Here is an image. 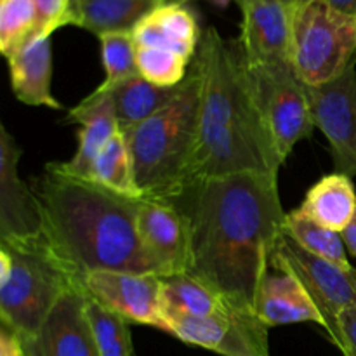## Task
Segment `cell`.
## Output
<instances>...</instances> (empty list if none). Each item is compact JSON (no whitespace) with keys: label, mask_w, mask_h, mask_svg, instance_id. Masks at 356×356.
Wrapping results in <instances>:
<instances>
[{"label":"cell","mask_w":356,"mask_h":356,"mask_svg":"<svg viewBox=\"0 0 356 356\" xmlns=\"http://www.w3.org/2000/svg\"><path fill=\"white\" fill-rule=\"evenodd\" d=\"M10 270H13V254L0 247V287L9 278Z\"/></svg>","instance_id":"d6a6232c"},{"label":"cell","mask_w":356,"mask_h":356,"mask_svg":"<svg viewBox=\"0 0 356 356\" xmlns=\"http://www.w3.org/2000/svg\"><path fill=\"white\" fill-rule=\"evenodd\" d=\"M200 86V73L193 65L165 106L141 124L122 129L143 198L172 200L186 188L197 145Z\"/></svg>","instance_id":"277c9868"},{"label":"cell","mask_w":356,"mask_h":356,"mask_svg":"<svg viewBox=\"0 0 356 356\" xmlns=\"http://www.w3.org/2000/svg\"><path fill=\"white\" fill-rule=\"evenodd\" d=\"M282 232L313 256L322 257L341 268H353L346 256V245L341 233L323 228L308 218L301 209L285 214Z\"/></svg>","instance_id":"cb8c5ba5"},{"label":"cell","mask_w":356,"mask_h":356,"mask_svg":"<svg viewBox=\"0 0 356 356\" xmlns=\"http://www.w3.org/2000/svg\"><path fill=\"white\" fill-rule=\"evenodd\" d=\"M90 179L115 193L143 198L136 186L132 156L122 131L99 153L90 170Z\"/></svg>","instance_id":"d4e9b609"},{"label":"cell","mask_w":356,"mask_h":356,"mask_svg":"<svg viewBox=\"0 0 356 356\" xmlns=\"http://www.w3.org/2000/svg\"><path fill=\"white\" fill-rule=\"evenodd\" d=\"M167 0H70V24L90 33L132 31Z\"/></svg>","instance_id":"ffe728a7"},{"label":"cell","mask_w":356,"mask_h":356,"mask_svg":"<svg viewBox=\"0 0 356 356\" xmlns=\"http://www.w3.org/2000/svg\"><path fill=\"white\" fill-rule=\"evenodd\" d=\"M136 47V45H134ZM190 59L170 51L152 47H136L138 72L160 87H177L188 75Z\"/></svg>","instance_id":"f1b7e54d"},{"label":"cell","mask_w":356,"mask_h":356,"mask_svg":"<svg viewBox=\"0 0 356 356\" xmlns=\"http://www.w3.org/2000/svg\"><path fill=\"white\" fill-rule=\"evenodd\" d=\"M242 10V47L247 68L291 61L292 19L291 0H236Z\"/></svg>","instance_id":"4fadbf2b"},{"label":"cell","mask_w":356,"mask_h":356,"mask_svg":"<svg viewBox=\"0 0 356 356\" xmlns=\"http://www.w3.org/2000/svg\"><path fill=\"white\" fill-rule=\"evenodd\" d=\"M356 59V16L327 0H298L292 19L291 61L309 87L337 79Z\"/></svg>","instance_id":"5b68a950"},{"label":"cell","mask_w":356,"mask_h":356,"mask_svg":"<svg viewBox=\"0 0 356 356\" xmlns=\"http://www.w3.org/2000/svg\"><path fill=\"white\" fill-rule=\"evenodd\" d=\"M169 202L183 211L190 226L188 273L235 308L256 313L285 219L278 176L212 177L190 184Z\"/></svg>","instance_id":"6da1fadb"},{"label":"cell","mask_w":356,"mask_h":356,"mask_svg":"<svg viewBox=\"0 0 356 356\" xmlns=\"http://www.w3.org/2000/svg\"><path fill=\"white\" fill-rule=\"evenodd\" d=\"M179 86L160 87L146 80L141 73H136L110 89H96L90 92V96L101 97L110 103L122 131V129L141 124L146 118L155 115L160 108L165 106L176 96Z\"/></svg>","instance_id":"44dd1931"},{"label":"cell","mask_w":356,"mask_h":356,"mask_svg":"<svg viewBox=\"0 0 356 356\" xmlns=\"http://www.w3.org/2000/svg\"><path fill=\"white\" fill-rule=\"evenodd\" d=\"M270 268L291 271L301 280L325 320V330L334 344L343 339L339 315L356 306V270L341 268L299 247L284 232L270 257Z\"/></svg>","instance_id":"ba28073f"},{"label":"cell","mask_w":356,"mask_h":356,"mask_svg":"<svg viewBox=\"0 0 356 356\" xmlns=\"http://www.w3.org/2000/svg\"><path fill=\"white\" fill-rule=\"evenodd\" d=\"M336 348L341 351V353H343V356H356V351L351 348V344L344 339V336H343V339L336 344Z\"/></svg>","instance_id":"d590c367"},{"label":"cell","mask_w":356,"mask_h":356,"mask_svg":"<svg viewBox=\"0 0 356 356\" xmlns=\"http://www.w3.org/2000/svg\"><path fill=\"white\" fill-rule=\"evenodd\" d=\"M21 346L26 356H99L83 292L72 285L56 302L40 332Z\"/></svg>","instance_id":"9a60e30c"},{"label":"cell","mask_w":356,"mask_h":356,"mask_svg":"<svg viewBox=\"0 0 356 356\" xmlns=\"http://www.w3.org/2000/svg\"><path fill=\"white\" fill-rule=\"evenodd\" d=\"M254 96L282 163L296 145L312 138L315 131L306 83L292 61L247 68Z\"/></svg>","instance_id":"52a82bcc"},{"label":"cell","mask_w":356,"mask_h":356,"mask_svg":"<svg viewBox=\"0 0 356 356\" xmlns=\"http://www.w3.org/2000/svg\"><path fill=\"white\" fill-rule=\"evenodd\" d=\"M309 108L315 127L330 146L336 172L356 176V59L337 79L309 87Z\"/></svg>","instance_id":"8fae6325"},{"label":"cell","mask_w":356,"mask_h":356,"mask_svg":"<svg viewBox=\"0 0 356 356\" xmlns=\"http://www.w3.org/2000/svg\"><path fill=\"white\" fill-rule=\"evenodd\" d=\"M9 61L10 87L14 96L30 106L63 110V104L52 96V45L51 37H31Z\"/></svg>","instance_id":"d6986e66"},{"label":"cell","mask_w":356,"mask_h":356,"mask_svg":"<svg viewBox=\"0 0 356 356\" xmlns=\"http://www.w3.org/2000/svg\"><path fill=\"white\" fill-rule=\"evenodd\" d=\"M268 330L256 313L235 306L207 318L167 320V334L221 356H270Z\"/></svg>","instance_id":"30bf717a"},{"label":"cell","mask_w":356,"mask_h":356,"mask_svg":"<svg viewBox=\"0 0 356 356\" xmlns=\"http://www.w3.org/2000/svg\"><path fill=\"white\" fill-rule=\"evenodd\" d=\"M37 33L31 0H0V56L9 58Z\"/></svg>","instance_id":"4316f807"},{"label":"cell","mask_w":356,"mask_h":356,"mask_svg":"<svg viewBox=\"0 0 356 356\" xmlns=\"http://www.w3.org/2000/svg\"><path fill=\"white\" fill-rule=\"evenodd\" d=\"M40 209L42 250L79 287L92 271L155 273L138 233L141 198L45 165L31 184Z\"/></svg>","instance_id":"7a4b0ae2"},{"label":"cell","mask_w":356,"mask_h":356,"mask_svg":"<svg viewBox=\"0 0 356 356\" xmlns=\"http://www.w3.org/2000/svg\"><path fill=\"white\" fill-rule=\"evenodd\" d=\"M299 209L323 228L343 233L356 214L353 181L346 174H327L309 188Z\"/></svg>","instance_id":"7402d4cb"},{"label":"cell","mask_w":356,"mask_h":356,"mask_svg":"<svg viewBox=\"0 0 356 356\" xmlns=\"http://www.w3.org/2000/svg\"><path fill=\"white\" fill-rule=\"evenodd\" d=\"M193 65L202 82L200 115L186 186L242 172L278 176L284 163L257 106L238 40L209 26Z\"/></svg>","instance_id":"3957f363"},{"label":"cell","mask_w":356,"mask_h":356,"mask_svg":"<svg viewBox=\"0 0 356 356\" xmlns=\"http://www.w3.org/2000/svg\"><path fill=\"white\" fill-rule=\"evenodd\" d=\"M0 356H26L19 341L3 329H0Z\"/></svg>","instance_id":"1f68e13d"},{"label":"cell","mask_w":356,"mask_h":356,"mask_svg":"<svg viewBox=\"0 0 356 356\" xmlns=\"http://www.w3.org/2000/svg\"><path fill=\"white\" fill-rule=\"evenodd\" d=\"M341 236H343L346 249L356 257V214H355L353 221L350 222V226H348V228L341 233Z\"/></svg>","instance_id":"836d02e7"},{"label":"cell","mask_w":356,"mask_h":356,"mask_svg":"<svg viewBox=\"0 0 356 356\" xmlns=\"http://www.w3.org/2000/svg\"><path fill=\"white\" fill-rule=\"evenodd\" d=\"M19 159V146L0 118V247L35 252L42 250L40 209L31 184L17 172Z\"/></svg>","instance_id":"9c48e42d"},{"label":"cell","mask_w":356,"mask_h":356,"mask_svg":"<svg viewBox=\"0 0 356 356\" xmlns=\"http://www.w3.org/2000/svg\"><path fill=\"white\" fill-rule=\"evenodd\" d=\"M339 327L343 332L344 339L351 344V348L356 351V306L355 308L344 309L339 315Z\"/></svg>","instance_id":"4dcf8cb0"},{"label":"cell","mask_w":356,"mask_h":356,"mask_svg":"<svg viewBox=\"0 0 356 356\" xmlns=\"http://www.w3.org/2000/svg\"><path fill=\"white\" fill-rule=\"evenodd\" d=\"M37 13L35 37H51L56 30L70 24V0H31Z\"/></svg>","instance_id":"f546056e"},{"label":"cell","mask_w":356,"mask_h":356,"mask_svg":"<svg viewBox=\"0 0 356 356\" xmlns=\"http://www.w3.org/2000/svg\"><path fill=\"white\" fill-rule=\"evenodd\" d=\"M256 315L268 329L306 322L318 323L325 329V320L315 301L291 271H268L261 284Z\"/></svg>","instance_id":"e0dca14e"},{"label":"cell","mask_w":356,"mask_h":356,"mask_svg":"<svg viewBox=\"0 0 356 356\" xmlns=\"http://www.w3.org/2000/svg\"><path fill=\"white\" fill-rule=\"evenodd\" d=\"M79 289L129 323L149 325L167 332L162 309V277L155 273L92 271L80 280Z\"/></svg>","instance_id":"7c38bea8"},{"label":"cell","mask_w":356,"mask_h":356,"mask_svg":"<svg viewBox=\"0 0 356 356\" xmlns=\"http://www.w3.org/2000/svg\"><path fill=\"white\" fill-rule=\"evenodd\" d=\"M86 296V294H83ZM86 315L99 356H134L131 323L86 296Z\"/></svg>","instance_id":"484cf974"},{"label":"cell","mask_w":356,"mask_h":356,"mask_svg":"<svg viewBox=\"0 0 356 356\" xmlns=\"http://www.w3.org/2000/svg\"><path fill=\"white\" fill-rule=\"evenodd\" d=\"M334 9L356 16V0H327Z\"/></svg>","instance_id":"e575fe53"},{"label":"cell","mask_w":356,"mask_h":356,"mask_svg":"<svg viewBox=\"0 0 356 356\" xmlns=\"http://www.w3.org/2000/svg\"><path fill=\"white\" fill-rule=\"evenodd\" d=\"M66 120L79 124V145L68 162H58L65 172L82 179H90L94 162L104 146L120 132L110 103L101 97L87 96L76 106L70 108Z\"/></svg>","instance_id":"2e32d148"},{"label":"cell","mask_w":356,"mask_h":356,"mask_svg":"<svg viewBox=\"0 0 356 356\" xmlns=\"http://www.w3.org/2000/svg\"><path fill=\"white\" fill-rule=\"evenodd\" d=\"M132 33L136 47H152L176 52L193 59L200 44L197 17L179 2H167L136 24Z\"/></svg>","instance_id":"ac0fdd59"},{"label":"cell","mask_w":356,"mask_h":356,"mask_svg":"<svg viewBox=\"0 0 356 356\" xmlns=\"http://www.w3.org/2000/svg\"><path fill=\"white\" fill-rule=\"evenodd\" d=\"M214 2H218V3H228L229 0H214Z\"/></svg>","instance_id":"8d00e7d4"},{"label":"cell","mask_w":356,"mask_h":356,"mask_svg":"<svg viewBox=\"0 0 356 356\" xmlns=\"http://www.w3.org/2000/svg\"><path fill=\"white\" fill-rule=\"evenodd\" d=\"M291 2H298V0H291Z\"/></svg>","instance_id":"74e56055"},{"label":"cell","mask_w":356,"mask_h":356,"mask_svg":"<svg viewBox=\"0 0 356 356\" xmlns=\"http://www.w3.org/2000/svg\"><path fill=\"white\" fill-rule=\"evenodd\" d=\"M13 270L0 287V323L21 344L40 332L72 282L42 250L10 252Z\"/></svg>","instance_id":"8992f818"},{"label":"cell","mask_w":356,"mask_h":356,"mask_svg":"<svg viewBox=\"0 0 356 356\" xmlns=\"http://www.w3.org/2000/svg\"><path fill=\"white\" fill-rule=\"evenodd\" d=\"M138 233L159 277L190 270V226L186 216L169 200L141 198Z\"/></svg>","instance_id":"5bb4252c"},{"label":"cell","mask_w":356,"mask_h":356,"mask_svg":"<svg viewBox=\"0 0 356 356\" xmlns=\"http://www.w3.org/2000/svg\"><path fill=\"white\" fill-rule=\"evenodd\" d=\"M101 58L106 76L97 89L106 90L117 86L122 80L136 75V47L131 31H115V33L101 35Z\"/></svg>","instance_id":"83f0119b"},{"label":"cell","mask_w":356,"mask_h":356,"mask_svg":"<svg viewBox=\"0 0 356 356\" xmlns=\"http://www.w3.org/2000/svg\"><path fill=\"white\" fill-rule=\"evenodd\" d=\"M160 298L167 320L207 318L232 306L214 289L190 273L163 277Z\"/></svg>","instance_id":"603a6c76"}]
</instances>
